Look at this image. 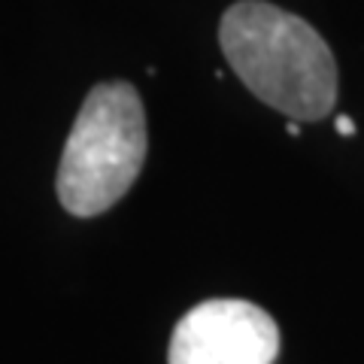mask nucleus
<instances>
[{
    "label": "nucleus",
    "mask_w": 364,
    "mask_h": 364,
    "mask_svg": "<svg viewBox=\"0 0 364 364\" xmlns=\"http://www.w3.org/2000/svg\"><path fill=\"white\" fill-rule=\"evenodd\" d=\"M219 43L252 95L291 122H318L337 100V64L313 25L267 4L240 0L222 16Z\"/></svg>",
    "instance_id": "obj_1"
},
{
    "label": "nucleus",
    "mask_w": 364,
    "mask_h": 364,
    "mask_svg": "<svg viewBox=\"0 0 364 364\" xmlns=\"http://www.w3.org/2000/svg\"><path fill=\"white\" fill-rule=\"evenodd\" d=\"M146 161V112L131 82H100L88 91L58 164L61 207L91 219L119 203Z\"/></svg>",
    "instance_id": "obj_2"
},
{
    "label": "nucleus",
    "mask_w": 364,
    "mask_h": 364,
    "mask_svg": "<svg viewBox=\"0 0 364 364\" xmlns=\"http://www.w3.org/2000/svg\"><path fill=\"white\" fill-rule=\"evenodd\" d=\"M279 355L277 322L249 301L198 304L176 322L167 364H273Z\"/></svg>",
    "instance_id": "obj_3"
},
{
    "label": "nucleus",
    "mask_w": 364,
    "mask_h": 364,
    "mask_svg": "<svg viewBox=\"0 0 364 364\" xmlns=\"http://www.w3.org/2000/svg\"><path fill=\"white\" fill-rule=\"evenodd\" d=\"M334 128H337V134L352 136V134H355V122H352L349 116H337V119H334Z\"/></svg>",
    "instance_id": "obj_4"
},
{
    "label": "nucleus",
    "mask_w": 364,
    "mask_h": 364,
    "mask_svg": "<svg viewBox=\"0 0 364 364\" xmlns=\"http://www.w3.org/2000/svg\"><path fill=\"white\" fill-rule=\"evenodd\" d=\"M286 131H289L291 136H298V134H301V124H298V122H289V124H286Z\"/></svg>",
    "instance_id": "obj_5"
}]
</instances>
